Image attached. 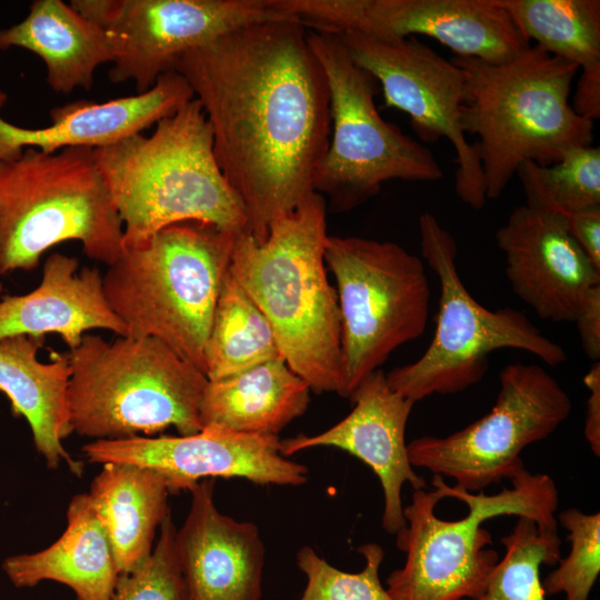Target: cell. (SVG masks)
Listing matches in <instances>:
<instances>
[{
  "instance_id": "cell-33",
  "label": "cell",
  "mask_w": 600,
  "mask_h": 600,
  "mask_svg": "<svg viewBox=\"0 0 600 600\" xmlns=\"http://www.w3.org/2000/svg\"><path fill=\"white\" fill-rule=\"evenodd\" d=\"M171 510L159 528L151 554L134 570L120 573L112 600H188L178 560Z\"/></svg>"
},
{
  "instance_id": "cell-29",
  "label": "cell",
  "mask_w": 600,
  "mask_h": 600,
  "mask_svg": "<svg viewBox=\"0 0 600 600\" xmlns=\"http://www.w3.org/2000/svg\"><path fill=\"white\" fill-rule=\"evenodd\" d=\"M516 174L532 209L567 217L600 206L599 147L573 149L550 166L524 161Z\"/></svg>"
},
{
  "instance_id": "cell-13",
  "label": "cell",
  "mask_w": 600,
  "mask_h": 600,
  "mask_svg": "<svg viewBox=\"0 0 600 600\" xmlns=\"http://www.w3.org/2000/svg\"><path fill=\"white\" fill-rule=\"evenodd\" d=\"M70 4L103 29L113 53L110 81H132L138 94L173 71L193 49L248 24L293 18L278 11L272 0H72Z\"/></svg>"
},
{
  "instance_id": "cell-16",
  "label": "cell",
  "mask_w": 600,
  "mask_h": 600,
  "mask_svg": "<svg viewBox=\"0 0 600 600\" xmlns=\"http://www.w3.org/2000/svg\"><path fill=\"white\" fill-rule=\"evenodd\" d=\"M92 463H128L152 469L170 494L190 491L204 479L240 478L257 484L301 486L308 468L280 453L278 436H251L206 427L188 436H137L93 440L82 447Z\"/></svg>"
},
{
  "instance_id": "cell-1",
  "label": "cell",
  "mask_w": 600,
  "mask_h": 600,
  "mask_svg": "<svg viewBox=\"0 0 600 600\" xmlns=\"http://www.w3.org/2000/svg\"><path fill=\"white\" fill-rule=\"evenodd\" d=\"M173 71L206 113L248 233L263 241L316 192L330 141L328 81L308 29L293 18L248 24L184 53Z\"/></svg>"
},
{
  "instance_id": "cell-17",
  "label": "cell",
  "mask_w": 600,
  "mask_h": 600,
  "mask_svg": "<svg viewBox=\"0 0 600 600\" xmlns=\"http://www.w3.org/2000/svg\"><path fill=\"white\" fill-rule=\"evenodd\" d=\"M496 241L512 291L540 319L573 322L584 296L600 284V269L562 214L519 206L497 230Z\"/></svg>"
},
{
  "instance_id": "cell-30",
  "label": "cell",
  "mask_w": 600,
  "mask_h": 600,
  "mask_svg": "<svg viewBox=\"0 0 600 600\" xmlns=\"http://www.w3.org/2000/svg\"><path fill=\"white\" fill-rule=\"evenodd\" d=\"M501 543L504 554L494 566L483 593L464 600H547L540 567L556 566L561 551L552 548L527 517H518Z\"/></svg>"
},
{
  "instance_id": "cell-24",
  "label": "cell",
  "mask_w": 600,
  "mask_h": 600,
  "mask_svg": "<svg viewBox=\"0 0 600 600\" xmlns=\"http://www.w3.org/2000/svg\"><path fill=\"white\" fill-rule=\"evenodd\" d=\"M10 48L40 57L48 86L61 94L90 90L96 70L113 61L103 29L62 0H34L24 19L0 29V51Z\"/></svg>"
},
{
  "instance_id": "cell-23",
  "label": "cell",
  "mask_w": 600,
  "mask_h": 600,
  "mask_svg": "<svg viewBox=\"0 0 600 600\" xmlns=\"http://www.w3.org/2000/svg\"><path fill=\"white\" fill-rule=\"evenodd\" d=\"M2 569L17 588L51 580L69 587L76 600H112L120 574L88 493L72 497L58 540L43 550L7 558Z\"/></svg>"
},
{
  "instance_id": "cell-3",
  "label": "cell",
  "mask_w": 600,
  "mask_h": 600,
  "mask_svg": "<svg viewBox=\"0 0 600 600\" xmlns=\"http://www.w3.org/2000/svg\"><path fill=\"white\" fill-rule=\"evenodd\" d=\"M511 489L497 494L469 492L433 474V490H413L403 507L406 527L397 547L404 564L386 580L393 600H464L481 596L499 561L491 533L481 524L498 516L527 517L539 534L561 550L556 511L559 492L546 473L521 467L509 479Z\"/></svg>"
},
{
  "instance_id": "cell-7",
  "label": "cell",
  "mask_w": 600,
  "mask_h": 600,
  "mask_svg": "<svg viewBox=\"0 0 600 600\" xmlns=\"http://www.w3.org/2000/svg\"><path fill=\"white\" fill-rule=\"evenodd\" d=\"M72 431L94 440L180 436L202 428L199 409L207 376L152 337L112 341L86 333L68 352Z\"/></svg>"
},
{
  "instance_id": "cell-38",
  "label": "cell",
  "mask_w": 600,
  "mask_h": 600,
  "mask_svg": "<svg viewBox=\"0 0 600 600\" xmlns=\"http://www.w3.org/2000/svg\"><path fill=\"white\" fill-rule=\"evenodd\" d=\"M1 291H2V286H1V283H0V293H1Z\"/></svg>"
},
{
  "instance_id": "cell-6",
  "label": "cell",
  "mask_w": 600,
  "mask_h": 600,
  "mask_svg": "<svg viewBox=\"0 0 600 600\" xmlns=\"http://www.w3.org/2000/svg\"><path fill=\"white\" fill-rule=\"evenodd\" d=\"M237 234L200 222L123 249L102 276L112 311L131 337H152L206 374V347Z\"/></svg>"
},
{
  "instance_id": "cell-8",
  "label": "cell",
  "mask_w": 600,
  "mask_h": 600,
  "mask_svg": "<svg viewBox=\"0 0 600 600\" xmlns=\"http://www.w3.org/2000/svg\"><path fill=\"white\" fill-rule=\"evenodd\" d=\"M70 240L108 267L124 249L93 149L29 148L0 162V276L33 270L47 250Z\"/></svg>"
},
{
  "instance_id": "cell-26",
  "label": "cell",
  "mask_w": 600,
  "mask_h": 600,
  "mask_svg": "<svg viewBox=\"0 0 600 600\" xmlns=\"http://www.w3.org/2000/svg\"><path fill=\"white\" fill-rule=\"evenodd\" d=\"M119 573L131 572L152 552L157 528L170 511L164 478L128 463H103L88 492Z\"/></svg>"
},
{
  "instance_id": "cell-9",
  "label": "cell",
  "mask_w": 600,
  "mask_h": 600,
  "mask_svg": "<svg viewBox=\"0 0 600 600\" xmlns=\"http://www.w3.org/2000/svg\"><path fill=\"white\" fill-rule=\"evenodd\" d=\"M419 230L422 257L440 283L437 326L419 359L386 373L392 390L413 403L463 391L482 380L489 354L500 349L528 352L550 367L566 362V350L523 312L490 310L470 294L458 271L456 239L432 213L419 217Z\"/></svg>"
},
{
  "instance_id": "cell-10",
  "label": "cell",
  "mask_w": 600,
  "mask_h": 600,
  "mask_svg": "<svg viewBox=\"0 0 600 600\" xmlns=\"http://www.w3.org/2000/svg\"><path fill=\"white\" fill-rule=\"evenodd\" d=\"M308 41L329 88L331 134L314 191L328 197L330 209L353 210L389 180H440L443 170L433 152L380 116L377 80L350 58L340 40L308 29Z\"/></svg>"
},
{
  "instance_id": "cell-35",
  "label": "cell",
  "mask_w": 600,
  "mask_h": 600,
  "mask_svg": "<svg viewBox=\"0 0 600 600\" xmlns=\"http://www.w3.org/2000/svg\"><path fill=\"white\" fill-rule=\"evenodd\" d=\"M566 219L572 238L600 269V206L576 211Z\"/></svg>"
},
{
  "instance_id": "cell-14",
  "label": "cell",
  "mask_w": 600,
  "mask_h": 600,
  "mask_svg": "<svg viewBox=\"0 0 600 600\" xmlns=\"http://www.w3.org/2000/svg\"><path fill=\"white\" fill-rule=\"evenodd\" d=\"M350 58L378 82L384 106L407 113L420 140L446 138L456 153L454 190L459 199L481 210L487 202L483 170L474 144L461 127L466 100L464 73L452 60L417 39L333 34Z\"/></svg>"
},
{
  "instance_id": "cell-5",
  "label": "cell",
  "mask_w": 600,
  "mask_h": 600,
  "mask_svg": "<svg viewBox=\"0 0 600 600\" xmlns=\"http://www.w3.org/2000/svg\"><path fill=\"white\" fill-rule=\"evenodd\" d=\"M451 60L464 73L461 127L479 139L474 148L487 200L501 196L524 161L550 166L592 144L594 122L577 114L569 101L576 64L536 44L503 62Z\"/></svg>"
},
{
  "instance_id": "cell-31",
  "label": "cell",
  "mask_w": 600,
  "mask_h": 600,
  "mask_svg": "<svg viewBox=\"0 0 600 600\" xmlns=\"http://www.w3.org/2000/svg\"><path fill=\"white\" fill-rule=\"evenodd\" d=\"M557 521L568 531L571 547L559 566L546 576V596L563 593L566 600H589L600 572V513L577 508L561 511Z\"/></svg>"
},
{
  "instance_id": "cell-18",
  "label": "cell",
  "mask_w": 600,
  "mask_h": 600,
  "mask_svg": "<svg viewBox=\"0 0 600 600\" xmlns=\"http://www.w3.org/2000/svg\"><path fill=\"white\" fill-rule=\"evenodd\" d=\"M351 412L328 430L280 440V453L292 456L314 447H333L360 459L378 477L383 491L382 527L397 534L406 527L401 491L404 483L424 489L426 480L409 461L406 428L413 402L392 390L386 373L368 376L349 398Z\"/></svg>"
},
{
  "instance_id": "cell-37",
  "label": "cell",
  "mask_w": 600,
  "mask_h": 600,
  "mask_svg": "<svg viewBox=\"0 0 600 600\" xmlns=\"http://www.w3.org/2000/svg\"><path fill=\"white\" fill-rule=\"evenodd\" d=\"M577 114L594 122L600 118V71H581L572 103Z\"/></svg>"
},
{
  "instance_id": "cell-12",
  "label": "cell",
  "mask_w": 600,
  "mask_h": 600,
  "mask_svg": "<svg viewBox=\"0 0 600 600\" xmlns=\"http://www.w3.org/2000/svg\"><path fill=\"white\" fill-rule=\"evenodd\" d=\"M571 410L569 394L542 367L510 363L499 373L488 413L446 437L413 439L407 446L409 461L469 492H482L523 467L522 450L551 436Z\"/></svg>"
},
{
  "instance_id": "cell-22",
  "label": "cell",
  "mask_w": 600,
  "mask_h": 600,
  "mask_svg": "<svg viewBox=\"0 0 600 600\" xmlns=\"http://www.w3.org/2000/svg\"><path fill=\"white\" fill-rule=\"evenodd\" d=\"M44 338L12 336L0 340V391L11 402L14 414L23 417L37 451L47 467L57 469L67 462L81 477L83 463L73 460L62 446L72 433L68 353L53 352L49 362L38 358Z\"/></svg>"
},
{
  "instance_id": "cell-28",
  "label": "cell",
  "mask_w": 600,
  "mask_h": 600,
  "mask_svg": "<svg viewBox=\"0 0 600 600\" xmlns=\"http://www.w3.org/2000/svg\"><path fill=\"white\" fill-rule=\"evenodd\" d=\"M530 42L576 64L600 71L599 0H498Z\"/></svg>"
},
{
  "instance_id": "cell-19",
  "label": "cell",
  "mask_w": 600,
  "mask_h": 600,
  "mask_svg": "<svg viewBox=\"0 0 600 600\" xmlns=\"http://www.w3.org/2000/svg\"><path fill=\"white\" fill-rule=\"evenodd\" d=\"M214 479L194 486L174 546L188 600H260L266 549L259 528L220 512Z\"/></svg>"
},
{
  "instance_id": "cell-4",
  "label": "cell",
  "mask_w": 600,
  "mask_h": 600,
  "mask_svg": "<svg viewBox=\"0 0 600 600\" xmlns=\"http://www.w3.org/2000/svg\"><path fill=\"white\" fill-rule=\"evenodd\" d=\"M93 151L123 227L124 249L141 248L182 222L248 232L244 206L217 162L212 130L196 98L160 120L150 136Z\"/></svg>"
},
{
  "instance_id": "cell-34",
  "label": "cell",
  "mask_w": 600,
  "mask_h": 600,
  "mask_svg": "<svg viewBox=\"0 0 600 600\" xmlns=\"http://www.w3.org/2000/svg\"><path fill=\"white\" fill-rule=\"evenodd\" d=\"M573 322L577 324L582 349L593 362L600 359V284L584 296Z\"/></svg>"
},
{
  "instance_id": "cell-20",
  "label": "cell",
  "mask_w": 600,
  "mask_h": 600,
  "mask_svg": "<svg viewBox=\"0 0 600 600\" xmlns=\"http://www.w3.org/2000/svg\"><path fill=\"white\" fill-rule=\"evenodd\" d=\"M7 99L0 90V110ZM192 99L187 80L170 71L143 93L103 102L81 99L54 107L49 111L51 124L43 128L19 127L0 116V162L20 157L29 148L52 153L70 147L113 144L156 126Z\"/></svg>"
},
{
  "instance_id": "cell-11",
  "label": "cell",
  "mask_w": 600,
  "mask_h": 600,
  "mask_svg": "<svg viewBox=\"0 0 600 600\" xmlns=\"http://www.w3.org/2000/svg\"><path fill=\"white\" fill-rule=\"evenodd\" d=\"M324 262L337 282L341 397L349 399L396 349L422 336L430 284L422 260L391 241L328 236Z\"/></svg>"
},
{
  "instance_id": "cell-21",
  "label": "cell",
  "mask_w": 600,
  "mask_h": 600,
  "mask_svg": "<svg viewBox=\"0 0 600 600\" xmlns=\"http://www.w3.org/2000/svg\"><path fill=\"white\" fill-rule=\"evenodd\" d=\"M126 336L121 319L110 308L97 267L60 252L50 254L40 284L21 296L0 299V340L12 336H60L69 350L91 330Z\"/></svg>"
},
{
  "instance_id": "cell-15",
  "label": "cell",
  "mask_w": 600,
  "mask_h": 600,
  "mask_svg": "<svg viewBox=\"0 0 600 600\" xmlns=\"http://www.w3.org/2000/svg\"><path fill=\"white\" fill-rule=\"evenodd\" d=\"M307 29L376 38H431L457 57L512 59L530 46L498 0H272Z\"/></svg>"
},
{
  "instance_id": "cell-25",
  "label": "cell",
  "mask_w": 600,
  "mask_h": 600,
  "mask_svg": "<svg viewBox=\"0 0 600 600\" xmlns=\"http://www.w3.org/2000/svg\"><path fill=\"white\" fill-rule=\"evenodd\" d=\"M309 386L282 357L231 377L208 381L199 409L201 428L278 436L310 403Z\"/></svg>"
},
{
  "instance_id": "cell-36",
  "label": "cell",
  "mask_w": 600,
  "mask_h": 600,
  "mask_svg": "<svg viewBox=\"0 0 600 600\" xmlns=\"http://www.w3.org/2000/svg\"><path fill=\"white\" fill-rule=\"evenodd\" d=\"M583 383L589 390L586 402L584 437L591 451L600 456V362H593Z\"/></svg>"
},
{
  "instance_id": "cell-2",
  "label": "cell",
  "mask_w": 600,
  "mask_h": 600,
  "mask_svg": "<svg viewBox=\"0 0 600 600\" xmlns=\"http://www.w3.org/2000/svg\"><path fill=\"white\" fill-rule=\"evenodd\" d=\"M327 238V201L314 192L272 222L263 241L237 234L229 271L269 321L289 368L312 392L341 396V316Z\"/></svg>"
},
{
  "instance_id": "cell-32",
  "label": "cell",
  "mask_w": 600,
  "mask_h": 600,
  "mask_svg": "<svg viewBox=\"0 0 600 600\" xmlns=\"http://www.w3.org/2000/svg\"><path fill=\"white\" fill-rule=\"evenodd\" d=\"M357 551L366 563L361 571L352 573L333 567L309 546L299 549L297 564L307 578L299 600H393L379 577L384 559L382 547L368 542Z\"/></svg>"
},
{
  "instance_id": "cell-27",
  "label": "cell",
  "mask_w": 600,
  "mask_h": 600,
  "mask_svg": "<svg viewBox=\"0 0 600 600\" xmlns=\"http://www.w3.org/2000/svg\"><path fill=\"white\" fill-rule=\"evenodd\" d=\"M279 357L269 321L228 269L206 347L208 380L231 377Z\"/></svg>"
}]
</instances>
